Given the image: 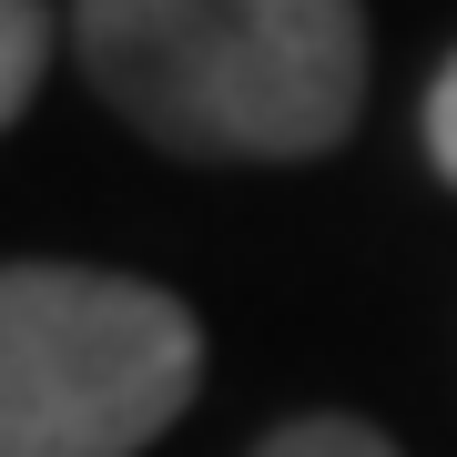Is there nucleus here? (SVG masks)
I'll return each instance as SVG.
<instances>
[{
	"label": "nucleus",
	"instance_id": "1",
	"mask_svg": "<svg viewBox=\"0 0 457 457\" xmlns=\"http://www.w3.org/2000/svg\"><path fill=\"white\" fill-rule=\"evenodd\" d=\"M92 92L194 163H305L356 132V0H71Z\"/></svg>",
	"mask_w": 457,
	"mask_h": 457
},
{
	"label": "nucleus",
	"instance_id": "2",
	"mask_svg": "<svg viewBox=\"0 0 457 457\" xmlns=\"http://www.w3.org/2000/svg\"><path fill=\"white\" fill-rule=\"evenodd\" d=\"M194 376L204 336L163 285L0 264V457H143Z\"/></svg>",
	"mask_w": 457,
	"mask_h": 457
},
{
	"label": "nucleus",
	"instance_id": "3",
	"mask_svg": "<svg viewBox=\"0 0 457 457\" xmlns=\"http://www.w3.org/2000/svg\"><path fill=\"white\" fill-rule=\"evenodd\" d=\"M41 71H51V11L41 0H0V132L31 112Z\"/></svg>",
	"mask_w": 457,
	"mask_h": 457
},
{
	"label": "nucleus",
	"instance_id": "4",
	"mask_svg": "<svg viewBox=\"0 0 457 457\" xmlns=\"http://www.w3.org/2000/svg\"><path fill=\"white\" fill-rule=\"evenodd\" d=\"M254 457H396V447L376 437L366 417H295V427H275Z\"/></svg>",
	"mask_w": 457,
	"mask_h": 457
},
{
	"label": "nucleus",
	"instance_id": "5",
	"mask_svg": "<svg viewBox=\"0 0 457 457\" xmlns=\"http://www.w3.org/2000/svg\"><path fill=\"white\" fill-rule=\"evenodd\" d=\"M427 163L457 183V62L437 71V92H427Z\"/></svg>",
	"mask_w": 457,
	"mask_h": 457
}]
</instances>
